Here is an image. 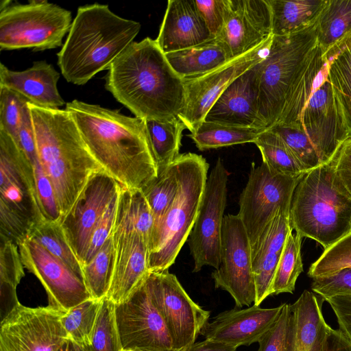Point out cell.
Listing matches in <instances>:
<instances>
[{"label":"cell","mask_w":351,"mask_h":351,"mask_svg":"<svg viewBox=\"0 0 351 351\" xmlns=\"http://www.w3.org/2000/svg\"><path fill=\"white\" fill-rule=\"evenodd\" d=\"M65 109L92 155L123 186L142 190L158 177L144 119L76 99Z\"/></svg>","instance_id":"cell-1"},{"label":"cell","mask_w":351,"mask_h":351,"mask_svg":"<svg viewBox=\"0 0 351 351\" xmlns=\"http://www.w3.org/2000/svg\"><path fill=\"white\" fill-rule=\"evenodd\" d=\"M105 88L136 117L168 121L185 103L184 80L171 66L156 40L132 42L112 62Z\"/></svg>","instance_id":"cell-2"},{"label":"cell","mask_w":351,"mask_h":351,"mask_svg":"<svg viewBox=\"0 0 351 351\" xmlns=\"http://www.w3.org/2000/svg\"><path fill=\"white\" fill-rule=\"evenodd\" d=\"M28 105L39 162L53 184L62 219L89 178L104 169L90 153L68 110Z\"/></svg>","instance_id":"cell-3"},{"label":"cell","mask_w":351,"mask_h":351,"mask_svg":"<svg viewBox=\"0 0 351 351\" xmlns=\"http://www.w3.org/2000/svg\"><path fill=\"white\" fill-rule=\"evenodd\" d=\"M141 27L138 22L115 14L108 5L79 7L66 40L57 53L64 78L73 84L83 85L97 73L108 70L134 42Z\"/></svg>","instance_id":"cell-4"},{"label":"cell","mask_w":351,"mask_h":351,"mask_svg":"<svg viewBox=\"0 0 351 351\" xmlns=\"http://www.w3.org/2000/svg\"><path fill=\"white\" fill-rule=\"evenodd\" d=\"M289 222L296 234L324 250L351 232V196L336 177L332 160L302 176L293 194Z\"/></svg>","instance_id":"cell-5"},{"label":"cell","mask_w":351,"mask_h":351,"mask_svg":"<svg viewBox=\"0 0 351 351\" xmlns=\"http://www.w3.org/2000/svg\"><path fill=\"white\" fill-rule=\"evenodd\" d=\"M179 187L163 216L155 223L149 242V271L162 272L174 263L193 228L207 178L209 164L194 153L175 160Z\"/></svg>","instance_id":"cell-6"},{"label":"cell","mask_w":351,"mask_h":351,"mask_svg":"<svg viewBox=\"0 0 351 351\" xmlns=\"http://www.w3.org/2000/svg\"><path fill=\"white\" fill-rule=\"evenodd\" d=\"M317 45V21L293 34L273 36L267 56L259 62L258 114L267 129L278 123Z\"/></svg>","instance_id":"cell-7"},{"label":"cell","mask_w":351,"mask_h":351,"mask_svg":"<svg viewBox=\"0 0 351 351\" xmlns=\"http://www.w3.org/2000/svg\"><path fill=\"white\" fill-rule=\"evenodd\" d=\"M44 219L33 167L14 140L0 130V235L16 245Z\"/></svg>","instance_id":"cell-8"},{"label":"cell","mask_w":351,"mask_h":351,"mask_svg":"<svg viewBox=\"0 0 351 351\" xmlns=\"http://www.w3.org/2000/svg\"><path fill=\"white\" fill-rule=\"evenodd\" d=\"M10 3L1 7V50L44 51L63 45L73 22L69 10L46 0Z\"/></svg>","instance_id":"cell-9"},{"label":"cell","mask_w":351,"mask_h":351,"mask_svg":"<svg viewBox=\"0 0 351 351\" xmlns=\"http://www.w3.org/2000/svg\"><path fill=\"white\" fill-rule=\"evenodd\" d=\"M303 176L292 177L270 170L263 162L252 164L239 199L237 215L253 248L280 208L290 210L293 192Z\"/></svg>","instance_id":"cell-10"},{"label":"cell","mask_w":351,"mask_h":351,"mask_svg":"<svg viewBox=\"0 0 351 351\" xmlns=\"http://www.w3.org/2000/svg\"><path fill=\"white\" fill-rule=\"evenodd\" d=\"M146 280L152 301L170 335L173 351L194 343L208 322L210 311L193 301L176 275L168 270L149 272Z\"/></svg>","instance_id":"cell-11"},{"label":"cell","mask_w":351,"mask_h":351,"mask_svg":"<svg viewBox=\"0 0 351 351\" xmlns=\"http://www.w3.org/2000/svg\"><path fill=\"white\" fill-rule=\"evenodd\" d=\"M228 173L219 158L208 176L198 214L187 239L193 259V272L204 266L220 265L223 213L227 204Z\"/></svg>","instance_id":"cell-12"},{"label":"cell","mask_w":351,"mask_h":351,"mask_svg":"<svg viewBox=\"0 0 351 351\" xmlns=\"http://www.w3.org/2000/svg\"><path fill=\"white\" fill-rule=\"evenodd\" d=\"M215 288L228 292L236 308L250 306L256 297L252 269V247L237 215H224L221 237L220 265L211 274Z\"/></svg>","instance_id":"cell-13"},{"label":"cell","mask_w":351,"mask_h":351,"mask_svg":"<svg viewBox=\"0 0 351 351\" xmlns=\"http://www.w3.org/2000/svg\"><path fill=\"white\" fill-rule=\"evenodd\" d=\"M64 313L48 305L20 304L1 321L0 351H58L69 339L61 322Z\"/></svg>","instance_id":"cell-14"},{"label":"cell","mask_w":351,"mask_h":351,"mask_svg":"<svg viewBox=\"0 0 351 351\" xmlns=\"http://www.w3.org/2000/svg\"><path fill=\"white\" fill-rule=\"evenodd\" d=\"M273 35L247 53L202 75L184 80L185 103L178 118L191 133L204 117L223 91L238 77L267 56Z\"/></svg>","instance_id":"cell-15"},{"label":"cell","mask_w":351,"mask_h":351,"mask_svg":"<svg viewBox=\"0 0 351 351\" xmlns=\"http://www.w3.org/2000/svg\"><path fill=\"white\" fill-rule=\"evenodd\" d=\"M146 279L126 301L115 304L116 322L122 348L137 351H173L170 335L152 301Z\"/></svg>","instance_id":"cell-16"},{"label":"cell","mask_w":351,"mask_h":351,"mask_svg":"<svg viewBox=\"0 0 351 351\" xmlns=\"http://www.w3.org/2000/svg\"><path fill=\"white\" fill-rule=\"evenodd\" d=\"M18 247L24 267L34 274L44 287L48 306L66 313L93 298L84 279L34 239L27 237Z\"/></svg>","instance_id":"cell-17"},{"label":"cell","mask_w":351,"mask_h":351,"mask_svg":"<svg viewBox=\"0 0 351 351\" xmlns=\"http://www.w3.org/2000/svg\"><path fill=\"white\" fill-rule=\"evenodd\" d=\"M121 186L105 170L93 174L73 207L62 219L63 231L81 265L96 224Z\"/></svg>","instance_id":"cell-18"},{"label":"cell","mask_w":351,"mask_h":351,"mask_svg":"<svg viewBox=\"0 0 351 351\" xmlns=\"http://www.w3.org/2000/svg\"><path fill=\"white\" fill-rule=\"evenodd\" d=\"M271 34L268 0H226L224 24L217 38L231 59L256 48Z\"/></svg>","instance_id":"cell-19"},{"label":"cell","mask_w":351,"mask_h":351,"mask_svg":"<svg viewBox=\"0 0 351 351\" xmlns=\"http://www.w3.org/2000/svg\"><path fill=\"white\" fill-rule=\"evenodd\" d=\"M114 265L106 297L115 304L126 301L149 274V243L136 231L113 228Z\"/></svg>","instance_id":"cell-20"},{"label":"cell","mask_w":351,"mask_h":351,"mask_svg":"<svg viewBox=\"0 0 351 351\" xmlns=\"http://www.w3.org/2000/svg\"><path fill=\"white\" fill-rule=\"evenodd\" d=\"M284 304L270 308L253 305L225 311L208 322L200 335L235 348L258 342L278 319Z\"/></svg>","instance_id":"cell-21"},{"label":"cell","mask_w":351,"mask_h":351,"mask_svg":"<svg viewBox=\"0 0 351 351\" xmlns=\"http://www.w3.org/2000/svg\"><path fill=\"white\" fill-rule=\"evenodd\" d=\"M259 68L258 62L235 79L215 101L204 121L267 129L258 114Z\"/></svg>","instance_id":"cell-22"},{"label":"cell","mask_w":351,"mask_h":351,"mask_svg":"<svg viewBox=\"0 0 351 351\" xmlns=\"http://www.w3.org/2000/svg\"><path fill=\"white\" fill-rule=\"evenodd\" d=\"M214 38L195 0H169L156 41L165 53L183 50Z\"/></svg>","instance_id":"cell-23"},{"label":"cell","mask_w":351,"mask_h":351,"mask_svg":"<svg viewBox=\"0 0 351 351\" xmlns=\"http://www.w3.org/2000/svg\"><path fill=\"white\" fill-rule=\"evenodd\" d=\"M324 298L304 290L289 304L290 319L287 351H326L331 327L326 322Z\"/></svg>","instance_id":"cell-24"},{"label":"cell","mask_w":351,"mask_h":351,"mask_svg":"<svg viewBox=\"0 0 351 351\" xmlns=\"http://www.w3.org/2000/svg\"><path fill=\"white\" fill-rule=\"evenodd\" d=\"M291 231L289 211L280 208L266 232L252 248V269L256 291L254 305L260 306L271 295L276 268L287 236Z\"/></svg>","instance_id":"cell-25"},{"label":"cell","mask_w":351,"mask_h":351,"mask_svg":"<svg viewBox=\"0 0 351 351\" xmlns=\"http://www.w3.org/2000/svg\"><path fill=\"white\" fill-rule=\"evenodd\" d=\"M60 73L45 60L34 62L24 71L10 70L0 64V86L13 90L35 106L45 108H59L65 102L57 84Z\"/></svg>","instance_id":"cell-26"},{"label":"cell","mask_w":351,"mask_h":351,"mask_svg":"<svg viewBox=\"0 0 351 351\" xmlns=\"http://www.w3.org/2000/svg\"><path fill=\"white\" fill-rule=\"evenodd\" d=\"M165 56L172 69L182 79L202 75L232 60L223 45L216 38Z\"/></svg>","instance_id":"cell-27"},{"label":"cell","mask_w":351,"mask_h":351,"mask_svg":"<svg viewBox=\"0 0 351 351\" xmlns=\"http://www.w3.org/2000/svg\"><path fill=\"white\" fill-rule=\"evenodd\" d=\"M326 0H268L271 14V34L287 36L313 25Z\"/></svg>","instance_id":"cell-28"},{"label":"cell","mask_w":351,"mask_h":351,"mask_svg":"<svg viewBox=\"0 0 351 351\" xmlns=\"http://www.w3.org/2000/svg\"><path fill=\"white\" fill-rule=\"evenodd\" d=\"M324 56L328 62V80L341 106L351 136V32Z\"/></svg>","instance_id":"cell-29"},{"label":"cell","mask_w":351,"mask_h":351,"mask_svg":"<svg viewBox=\"0 0 351 351\" xmlns=\"http://www.w3.org/2000/svg\"><path fill=\"white\" fill-rule=\"evenodd\" d=\"M154 223V214L143 191L121 185L114 227L138 232L149 243Z\"/></svg>","instance_id":"cell-30"},{"label":"cell","mask_w":351,"mask_h":351,"mask_svg":"<svg viewBox=\"0 0 351 351\" xmlns=\"http://www.w3.org/2000/svg\"><path fill=\"white\" fill-rule=\"evenodd\" d=\"M25 276L18 245L1 238L0 247V314L1 320L6 317L21 303L16 287Z\"/></svg>","instance_id":"cell-31"},{"label":"cell","mask_w":351,"mask_h":351,"mask_svg":"<svg viewBox=\"0 0 351 351\" xmlns=\"http://www.w3.org/2000/svg\"><path fill=\"white\" fill-rule=\"evenodd\" d=\"M267 129L240 127L203 121L189 137L204 151L247 143H254Z\"/></svg>","instance_id":"cell-32"},{"label":"cell","mask_w":351,"mask_h":351,"mask_svg":"<svg viewBox=\"0 0 351 351\" xmlns=\"http://www.w3.org/2000/svg\"><path fill=\"white\" fill-rule=\"evenodd\" d=\"M145 121L158 174L180 154L182 132L186 128L178 117L168 121Z\"/></svg>","instance_id":"cell-33"},{"label":"cell","mask_w":351,"mask_h":351,"mask_svg":"<svg viewBox=\"0 0 351 351\" xmlns=\"http://www.w3.org/2000/svg\"><path fill=\"white\" fill-rule=\"evenodd\" d=\"M351 32V0H326L317 20V41L326 53Z\"/></svg>","instance_id":"cell-34"},{"label":"cell","mask_w":351,"mask_h":351,"mask_svg":"<svg viewBox=\"0 0 351 351\" xmlns=\"http://www.w3.org/2000/svg\"><path fill=\"white\" fill-rule=\"evenodd\" d=\"M254 143L261 154L263 162L270 170L292 177L308 172L280 136L270 129L260 134Z\"/></svg>","instance_id":"cell-35"},{"label":"cell","mask_w":351,"mask_h":351,"mask_svg":"<svg viewBox=\"0 0 351 351\" xmlns=\"http://www.w3.org/2000/svg\"><path fill=\"white\" fill-rule=\"evenodd\" d=\"M114 265V247L111 236L88 262L82 265L86 288L94 299L101 300L108 293Z\"/></svg>","instance_id":"cell-36"},{"label":"cell","mask_w":351,"mask_h":351,"mask_svg":"<svg viewBox=\"0 0 351 351\" xmlns=\"http://www.w3.org/2000/svg\"><path fill=\"white\" fill-rule=\"evenodd\" d=\"M28 237L40 243L84 279L81 263L71 247L60 221L43 219L32 228Z\"/></svg>","instance_id":"cell-37"},{"label":"cell","mask_w":351,"mask_h":351,"mask_svg":"<svg viewBox=\"0 0 351 351\" xmlns=\"http://www.w3.org/2000/svg\"><path fill=\"white\" fill-rule=\"evenodd\" d=\"M302 237L298 234H289L274 275L271 295L282 293H293L296 280L303 271L301 256Z\"/></svg>","instance_id":"cell-38"},{"label":"cell","mask_w":351,"mask_h":351,"mask_svg":"<svg viewBox=\"0 0 351 351\" xmlns=\"http://www.w3.org/2000/svg\"><path fill=\"white\" fill-rule=\"evenodd\" d=\"M101 301L90 298L71 308L61 317L69 339L82 348L90 343Z\"/></svg>","instance_id":"cell-39"},{"label":"cell","mask_w":351,"mask_h":351,"mask_svg":"<svg viewBox=\"0 0 351 351\" xmlns=\"http://www.w3.org/2000/svg\"><path fill=\"white\" fill-rule=\"evenodd\" d=\"M179 187L174 160L158 174L143 191L157 222L173 202ZM155 224V223H154Z\"/></svg>","instance_id":"cell-40"},{"label":"cell","mask_w":351,"mask_h":351,"mask_svg":"<svg viewBox=\"0 0 351 351\" xmlns=\"http://www.w3.org/2000/svg\"><path fill=\"white\" fill-rule=\"evenodd\" d=\"M84 351H122L115 317V304L106 296L101 299L90 343Z\"/></svg>","instance_id":"cell-41"},{"label":"cell","mask_w":351,"mask_h":351,"mask_svg":"<svg viewBox=\"0 0 351 351\" xmlns=\"http://www.w3.org/2000/svg\"><path fill=\"white\" fill-rule=\"evenodd\" d=\"M351 267V232L330 247L311 264L308 276L311 278L327 276Z\"/></svg>","instance_id":"cell-42"},{"label":"cell","mask_w":351,"mask_h":351,"mask_svg":"<svg viewBox=\"0 0 351 351\" xmlns=\"http://www.w3.org/2000/svg\"><path fill=\"white\" fill-rule=\"evenodd\" d=\"M19 93L0 86V130L5 131L16 141L24 108L28 103Z\"/></svg>","instance_id":"cell-43"},{"label":"cell","mask_w":351,"mask_h":351,"mask_svg":"<svg viewBox=\"0 0 351 351\" xmlns=\"http://www.w3.org/2000/svg\"><path fill=\"white\" fill-rule=\"evenodd\" d=\"M36 191L41 213L45 220L62 221V214L53 184L40 162L33 167Z\"/></svg>","instance_id":"cell-44"},{"label":"cell","mask_w":351,"mask_h":351,"mask_svg":"<svg viewBox=\"0 0 351 351\" xmlns=\"http://www.w3.org/2000/svg\"><path fill=\"white\" fill-rule=\"evenodd\" d=\"M121 188L113 197L103 215L96 224L91 234L88 247L82 265L91 260L111 236L115 222Z\"/></svg>","instance_id":"cell-45"},{"label":"cell","mask_w":351,"mask_h":351,"mask_svg":"<svg viewBox=\"0 0 351 351\" xmlns=\"http://www.w3.org/2000/svg\"><path fill=\"white\" fill-rule=\"evenodd\" d=\"M312 291L324 300L337 295H351V267L327 276L313 279Z\"/></svg>","instance_id":"cell-46"},{"label":"cell","mask_w":351,"mask_h":351,"mask_svg":"<svg viewBox=\"0 0 351 351\" xmlns=\"http://www.w3.org/2000/svg\"><path fill=\"white\" fill-rule=\"evenodd\" d=\"M289 319V304L284 303L277 321L258 340L257 351H287Z\"/></svg>","instance_id":"cell-47"},{"label":"cell","mask_w":351,"mask_h":351,"mask_svg":"<svg viewBox=\"0 0 351 351\" xmlns=\"http://www.w3.org/2000/svg\"><path fill=\"white\" fill-rule=\"evenodd\" d=\"M195 3L212 36L217 38L224 24L226 0H195Z\"/></svg>","instance_id":"cell-48"},{"label":"cell","mask_w":351,"mask_h":351,"mask_svg":"<svg viewBox=\"0 0 351 351\" xmlns=\"http://www.w3.org/2000/svg\"><path fill=\"white\" fill-rule=\"evenodd\" d=\"M28 104L29 102L25 106L22 123L15 142L33 167L39 162V159L32 117Z\"/></svg>","instance_id":"cell-49"},{"label":"cell","mask_w":351,"mask_h":351,"mask_svg":"<svg viewBox=\"0 0 351 351\" xmlns=\"http://www.w3.org/2000/svg\"><path fill=\"white\" fill-rule=\"evenodd\" d=\"M332 160L336 177L351 196V136L342 143Z\"/></svg>","instance_id":"cell-50"},{"label":"cell","mask_w":351,"mask_h":351,"mask_svg":"<svg viewBox=\"0 0 351 351\" xmlns=\"http://www.w3.org/2000/svg\"><path fill=\"white\" fill-rule=\"evenodd\" d=\"M324 300L336 315L339 330L351 341V295L333 296Z\"/></svg>","instance_id":"cell-51"},{"label":"cell","mask_w":351,"mask_h":351,"mask_svg":"<svg viewBox=\"0 0 351 351\" xmlns=\"http://www.w3.org/2000/svg\"><path fill=\"white\" fill-rule=\"evenodd\" d=\"M237 349L223 343L205 339L202 341L195 342L180 351H237Z\"/></svg>","instance_id":"cell-52"},{"label":"cell","mask_w":351,"mask_h":351,"mask_svg":"<svg viewBox=\"0 0 351 351\" xmlns=\"http://www.w3.org/2000/svg\"><path fill=\"white\" fill-rule=\"evenodd\" d=\"M326 351H351V341L339 330L331 328Z\"/></svg>","instance_id":"cell-53"},{"label":"cell","mask_w":351,"mask_h":351,"mask_svg":"<svg viewBox=\"0 0 351 351\" xmlns=\"http://www.w3.org/2000/svg\"><path fill=\"white\" fill-rule=\"evenodd\" d=\"M58 351H84L82 348L71 339H68Z\"/></svg>","instance_id":"cell-54"},{"label":"cell","mask_w":351,"mask_h":351,"mask_svg":"<svg viewBox=\"0 0 351 351\" xmlns=\"http://www.w3.org/2000/svg\"><path fill=\"white\" fill-rule=\"evenodd\" d=\"M122 351H137V350H123Z\"/></svg>","instance_id":"cell-55"},{"label":"cell","mask_w":351,"mask_h":351,"mask_svg":"<svg viewBox=\"0 0 351 351\" xmlns=\"http://www.w3.org/2000/svg\"></svg>","instance_id":"cell-56"}]
</instances>
